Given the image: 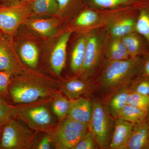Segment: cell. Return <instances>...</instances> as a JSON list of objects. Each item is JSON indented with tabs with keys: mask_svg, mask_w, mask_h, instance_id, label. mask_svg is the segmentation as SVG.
I'll return each mask as SVG.
<instances>
[{
	"mask_svg": "<svg viewBox=\"0 0 149 149\" xmlns=\"http://www.w3.org/2000/svg\"><path fill=\"white\" fill-rule=\"evenodd\" d=\"M107 36L103 27L92 29L88 33L85 59L80 77L89 80L100 69L104 57V47Z\"/></svg>",
	"mask_w": 149,
	"mask_h": 149,
	"instance_id": "obj_5",
	"label": "cell"
},
{
	"mask_svg": "<svg viewBox=\"0 0 149 149\" xmlns=\"http://www.w3.org/2000/svg\"><path fill=\"white\" fill-rule=\"evenodd\" d=\"M11 76L8 72L0 71V97L4 100L10 98L9 86Z\"/></svg>",
	"mask_w": 149,
	"mask_h": 149,
	"instance_id": "obj_31",
	"label": "cell"
},
{
	"mask_svg": "<svg viewBox=\"0 0 149 149\" xmlns=\"http://www.w3.org/2000/svg\"><path fill=\"white\" fill-rule=\"evenodd\" d=\"M113 118L107 107L98 99L93 100V112L88 127L100 148H109L114 127Z\"/></svg>",
	"mask_w": 149,
	"mask_h": 149,
	"instance_id": "obj_7",
	"label": "cell"
},
{
	"mask_svg": "<svg viewBox=\"0 0 149 149\" xmlns=\"http://www.w3.org/2000/svg\"><path fill=\"white\" fill-rule=\"evenodd\" d=\"M100 11L103 27L111 36L121 37L136 32L139 11L135 6Z\"/></svg>",
	"mask_w": 149,
	"mask_h": 149,
	"instance_id": "obj_4",
	"label": "cell"
},
{
	"mask_svg": "<svg viewBox=\"0 0 149 149\" xmlns=\"http://www.w3.org/2000/svg\"><path fill=\"white\" fill-rule=\"evenodd\" d=\"M99 147L93 134L88 131L72 149H95Z\"/></svg>",
	"mask_w": 149,
	"mask_h": 149,
	"instance_id": "obj_30",
	"label": "cell"
},
{
	"mask_svg": "<svg viewBox=\"0 0 149 149\" xmlns=\"http://www.w3.org/2000/svg\"><path fill=\"white\" fill-rule=\"evenodd\" d=\"M88 33L80 37L74 45L70 60V69L72 72L78 73L83 66L85 59Z\"/></svg>",
	"mask_w": 149,
	"mask_h": 149,
	"instance_id": "obj_20",
	"label": "cell"
},
{
	"mask_svg": "<svg viewBox=\"0 0 149 149\" xmlns=\"http://www.w3.org/2000/svg\"><path fill=\"white\" fill-rule=\"evenodd\" d=\"M130 57L143 56L149 51L147 41L136 32L128 33L121 37Z\"/></svg>",
	"mask_w": 149,
	"mask_h": 149,
	"instance_id": "obj_16",
	"label": "cell"
},
{
	"mask_svg": "<svg viewBox=\"0 0 149 149\" xmlns=\"http://www.w3.org/2000/svg\"><path fill=\"white\" fill-rule=\"evenodd\" d=\"M0 71L8 72L12 76L21 74L24 71L10 43L4 39L0 42Z\"/></svg>",
	"mask_w": 149,
	"mask_h": 149,
	"instance_id": "obj_10",
	"label": "cell"
},
{
	"mask_svg": "<svg viewBox=\"0 0 149 149\" xmlns=\"http://www.w3.org/2000/svg\"><path fill=\"white\" fill-rule=\"evenodd\" d=\"M29 24L32 29L43 36L49 35L55 28V24L49 19H33Z\"/></svg>",
	"mask_w": 149,
	"mask_h": 149,
	"instance_id": "obj_27",
	"label": "cell"
},
{
	"mask_svg": "<svg viewBox=\"0 0 149 149\" xmlns=\"http://www.w3.org/2000/svg\"><path fill=\"white\" fill-rule=\"evenodd\" d=\"M104 54L105 57L108 60H120L130 58L121 37L111 36L108 33L104 44Z\"/></svg>",
	"mask_w": 149,
	"mask_h": 149,
	"instance_id": "obj_17",
	"label": "cell"
},
{
	"mask_svg": "<svg viewBox=\"0 0 149 149\" xmlns=\"http://www.w3.org/2000/svg\"><path fill=\"white\" fill-rule=\"evenodd\" d=\"M141 0H86L90 8L101 10L135 6Z\"/></svg>",
	"mask_w": 149,
	"mask_h": 149,
	"instance_id": "obj_22",
	"label": "cell"
},
{
	"mask_svg": "<svg viewBox=\"0 0 149 149\" xmlns=\"http://www.w3.org/2000/svg\"><path fill=\"white\" fill-rule=\"evenodd\" d=\"M33 9L35 13L47 14L54 13L59 8L57 0H35Z\"/></svg>",
	"mask_w": 149,
	"mask_h": 149,
	"instance_id": "obj_26",
	"label": "cell"
},
{
	"mask_svg": "<svg viewBox=\"0 0 149 149\" xmlns=\"http://www.w3.org/2000/svg\"><path fill=\"white\" fill-rule=\"evenodd\" d=\"M141 74L149 77V51L143 56Z\"/></svg>",
	"mask_w": 149,
	"mask_h": 149,
	"instance_id": "obj_34",
	"label": "cell"
},
{
	"mask_svg": "<svg viewBox=\"0 0 149 149\" xmlns=\"http://www.w3.org/2000/svg\"><path fill=\"white\" fill-rule=\"evenodd\" d=\"M124 149H149V122L133 123V128Z\"/></svg>",
	"mask_w": 149,
	"mask_h": 149,
	"instance_id": "obj_13",
	"label": "cell"
},
{
	"mask_svg": "<svg viewBox=\"0 0 149 149\" xmlns=\"http://www.w3.org/2000/svg\"><path fill=\"white\" fill-rule=\"evenodd\" d=\"M142 59L143 56L120 60L106 59L97 81V87L102 92L109 93L124 85H129L141 74Z\"/></svg>",
	"mask_w": 149,
	"mask_h": 149,
	"instance_id": "obj_2",
	"label": "cell"
},
{
	"mask_svg": "<svg viewBox=\"0 0 149 149\" xmlns=\"http://www.w3.org/2000/svg\"><path fill=\"white\" fill-rule=\"evenodd\" d=\"M3 38L2 35L1 34V32H0V42H1L3 40Z\"/></svg>",
	"mask_w": 149,
	"mask_h": 149,
	"instance_id": "obj_38",
	"label": "cell"
},
{
	"mask_svg": "<svg viewBox=\"0 0 149 149\" xmlns=\"http://www.w3.org/2000/svg\"><path fill=\"white\" fill-rule=\"evenodd\" d=\"M14 105L10 104L0 97V122L6 123L13 118Z\"/></svg>",
	"mask_w": 149,
	"mask_h": 149,
	"instance_id": "obj_32",
	"label": "cell"
},
{
	"mask_svg": "<svg viewBox=\"0 0 149 149\" xmlns=\"http://www.w3.org/2000/svg\"><path fill=\"white\" fill-rule=\"evenodd\" d=\"M71 34L70 31L63 33L60 37L51 54V67L57 75L61 74L65 66L67 47Z\"/></svg>",
	"mask_w": 149,
	"mask_h": 149,
	"instance_id": "obj_14",
	"label": "cell"
},
{
	"mask_svg": "<svg viewBox=\"0 0 149 149\" xmlns=\"http://www.w3.org/2000/svg\"><path fill=\"white\" fill-rule=\"evenodd\" d=\"M147 120L149 122V107L147 110Z\"/></svg>",
	"mask_w": 149,
	"mask_h": 149,
	"instance_id": "obj_37",
	"label": "cell"
},
{
	"mask_svg": "<svg viewBox=\"0 0 149 149\" xmlns=\"http://www.w3.org/2000/svg\"><path fill=\"white\" fill-rule=\"evenodd\" d=\"M69 100L67 116L78 122L89 125L93 112V101L83 97Z\"/></svg>",
	"mask_w": 149,
	"mask_h": 149,
	"instance_id": "obj_12",
	"label": "cell"
},
{
	"mask_svg": "<svg viewBox=\"0 0 149 149\" xmlns=\"http://www.w3.org/2000/svg\"><path fill=\"white\" fill-rule=\"evenodd\" d=\"M52 148H53L50 135L45 133V135L40 140L38 139L34 149H50Z\"/></svg>",
	"mask_w": 149,
	"mask_h": 149,
	"instance_id": "obj_33",
	"label": "cell"
},
{
	"mask_svg": "<svg viewBox=\"0 0 149 149\" xmlns=\"http://www.w3.org/2000/svg\"><path fill=\"white\" fill-rule=\"evenodd\" d=\"M74 24L79 27H93V29L103 27L100 13L99 10L89 8L79 15Z\"/></svg>",
	"mask_w": 149,
	"mask_h": 149,
	"instance_id": "obj_21",
	"label": "cell"
},
{
	"mask_svg": "<svg viewBox=\"0 0 149 149\" xmlns=\"http://www.w3.org/2000/svg\"><path fill=\"white\" fill-rule=\"evenodd\" d=\"M11 77L10 97L15 104L29 103L50 97L59 91L58 82L54 79L23 71Z\"/></svg>",
	"mask_w": 149,
	"mask_h": 149,
	"instance_id": "obj_1",
	"label": "cell"
},
{
	"mask_svg": "<svg viewBox=\"0 0 149 149\" xmlns=\"http://www.w3.org/2000/svg\"><path fill=\"white\" fill-rule=\"evenodd\" d=\"M2 129H1V130H2Z\"/></svg>",
	"mask_w": 149,
	"mask_h": 149,
	"instance_id": "obj_41",
	"label": "cell"
},
{
	"mask_svg": "<svg viewBox=\"0 0 149 149\" xmlns=\"http://www.w3.org/2000/svg\"><path fill=\"white\" fill-rule=\"evenodd\" d=\"M116 118L132 123H139L147 120V110L127 104L118 113Z\"/></svg>",
	"mask_w": 149,
	"mask_h": 149,
	"instance_id": "obj_23",
	"label": "cell"
},
{
	"mask_svg": "<svg viewBox=\"0 0 149 149\" xmlns=\"http://www.w3.org/2000/svg\"><path fill=\"white\" fill-rule=\"evenodd\" d=\"M52 97L14 105L13 118L24 123L32 130L51 134L57 124L50 109Z\"/></svg>",
	"mask_w": 149,
	"mask_h": 149,
	"instance_id": "obj_3",
	"label": "cell"
},
{
	"mask_svg": "<svg viewBox=\"0 0 149 149\" xmlns=\"http://www.w3.org/2000/svg\"><path fill=\"white\" fill-rule=\"evenodd\" d=\"M38 132L20 120L12 118L3 127L0 149H34L38 139Z\"/></svg>",
	"mask_w": 149,
	"mask_h": 149,
	"instance_id": "obj_6",
	"label": "cell"
},
{
	"mask_svg": "<svg viewBox=\"0 0 149 149\" xmlns=\"http://www.w3.org/2000/svg\"><path fill=\"white\" fill-rule=\"evenodd\" d=\"M129 85L120 87L112 93L107 108L110 114L115 119L119 111L127 104V99L130 91Z\"/></svg>",
	"mask_w": 149,
	"mask_h": 149,
	"instance_id": "obj_19",
	"label": "cell"
},
{
	"mask_svg": "<svg viewBox=\"0 0 149 149\" xmlns=\"http://www.w3.org/2000/svg\"><path fill=\"white\" fill-rule=\"evenodd\" d=\"M2 131V130H0V139H1V136Z\"/></svg>",
	"mask_w": 149,
	"mask_h": 149,
	"instance_id": "obj_39",
	"label": "cell"
},
{
	"mask_svg": "<svg viewBox=\"0 0 149 149\" xmlns=\"http://www.w3.org/2000/svg\"><path fill=\"white\" fill-rule=\"evenodd\" d=\"M60 10H63L69 5L72 0H57Z\"/></svg>",
	"mask_w": 149,
	"mask_h": 149,
	"instance_id": "obj_35",
	"label": "cell"
},
{
	"mask_svg": "<svg viewBox=\"0 0 149 149\" xmlns=\"http://www.w3.org/2000/svg\"><path fill=\"white\" fill-rule=\"evenodd\" d=\"M70 100L60 91L52 96L51 106L54 114L59 121L67 116L69 109Z\"/></svg>",
	"mask_w": 149,
	"mask_h": 149,
	"instance_id": "obj_24",
	"label": "cell"
},
{
	"mask_svg": "<svg viewBox=\"0 0 149 149\" xmlns=\"http://www.w3.org/2000/svg\"><path fill=\"white\" fill-rule=\"evenodd\" d=\"M6 123H4L0 122V130L2 129L4 125Z\"/></svg>",
	"mask_w": 149,
	"mask_h": 149,
	"instance_id": "obj_36",
	"label": "cell"
},
{
	"mask_svg": "<svg viewBox=\"0 0 149 149\" xmlns=\"http://www.w3.org/2000/svg\"><path fill=\"white\" fill-rule=\"evenodd\" d=\"M1 1H6V0H1Z\"/></svg>",
	"mask_w": 149,
	"mask_h": 149,
	"instance_id": "obj_40",
	"label": "cell"
},
{
	"mask_svg": "<svg viewBox=\"0 0 149 149\" xmlns=\"http://www.w3.org/2000/svg\"><path fill=\"white\" fill-rule=\"evenodd\" d=\"M135 6L139 11L136 31L144 37L149 46V0H141Z\"/></svg>",
	"mask_w": 149,
	"mask_h": 149,
	"instance_id": "obj_18",
	"label": "cell"
},
{
	"mask_svg": "<svg viewBox=\"0 0 149 149\" xmlns=\"http://www.w3.org/2000/svg\"><path fill=\"white\" fill-rule=\"evenodd\" d=\"M88 131V125L67 116L59 121L50 134L53 148L56 149H72Z\"/></svg>",
	"mask_w": 149,
	"mask_h": 149,
	"instance_id": "obj_8",
	"label": "cell"
},
{
	"mask_svg": "<svg viewBox=\"0 0 149 149\" xmlns=\"http://www.w3.org/2000/svg\"><path fill=\"white\" fill-rule=\"evenodd\" d=\"M19 56L24 63L32 69L37 68L39 61L38 48L31 42L24 43L19 48Z\"/></svg>",
	"mask_w": 149,
	"mask_h": 149,
	"instance_id": "obj_25",
	"label": "cell"
},
{
	"mask_svg": "<svg viewBox=\"0 0 149 149\" xmlns=\"http://www.w3.org/2000/svg\"><path fill=\"white\" fill-rule=\"evenodd\" d=\"M131 92L149 96V77L140 74L129 84Z\"/></svg>",
	"mask_w": 149,
	"mask_h": 149,
	"instance_id": "obj_28",
	"label": "cell"
},
{
	"mask_svg": "<svg viewBox=\"0 0 149 149\" xmlns=\"http://www.w3.org/2000/svg\"><path fill=\"white\" fill-rule=\"evenodd\" d=\"M58 84L59 91L69 100L83 97L94 88L90 81L80 77L71 78Z\"/></svg>",
	"mask_w": 149,
	"mask_h": 149,
	"instance_id": "obj_11",
	"label": "cell"
},
{
	"mask_svg": "<svg viewBox=\"0 0 149 149\" xmlns=\"http://www.w3.org/2000/svg\"><path fill=\"white\" fill-rule=\"evenodd\" d=\"M127 104L147 110L149 107V96L130 91L127 99Z\"/></svg>",
	"mask_w": 149,
	"mask_h": 149,
	"instance_id": "obj_29",
	"label": "cell"
},
{
	"mask_svg": "<svg viewBox=\"0 0 149 149\" xmlns=\"http://www.w3.org/2000/svg\"><path fill=\"white\" fill-rule=\"evenodd\" d=\"M29 15L27 9L20 6L0 7V31L9 38H12L19 25Z\"/></svg>",
	"mask_w": 149,
	"mask_h": 149,
	"instance_id": "obj_9",
	"label": "cell"
},
{
	"mask_svg": "<svg viewBox=\"0 0 149 149\" xmlns=\"http://www.w3.org/2000/svg\"><path fill=\"white\" fill-rule=\"evenodd\" d=\"M133 123L120 118L114 121L109 149H124L130 137Z\"/></svg>",
	"mask_w": 149,
	"mask_h": 149,
	"instance_id": "obj_15",
	"label": "cell"
}]
</instances>
